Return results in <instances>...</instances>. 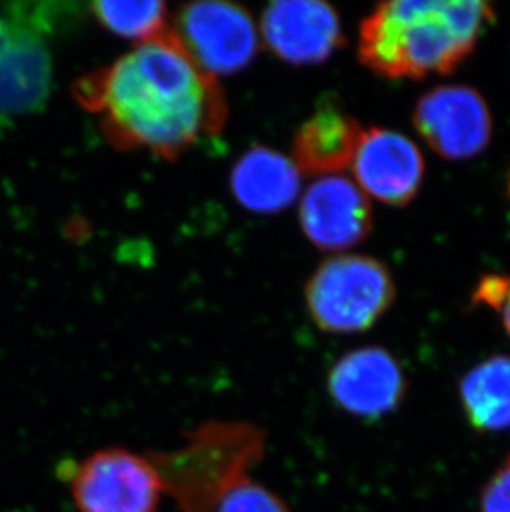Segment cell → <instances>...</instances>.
I'll list each match as a JSON object with an SVG mask.
<instances>
[{
  "instance_id": "cell-8",
  "label": "cell",
  "mask_w": 510,
  "mask_h": 512,
  "mask_svg": "<svg viewBox=\"0 0 510 512\" xmlns=\"http://www.w3.org/2000/svg\"><path fill=\"white\" fill-rule=\"evenodd\" d=\"M188 54L211 75H231L251 65L259 35L247 10L231 2L184 5L174 30Z\"/></svg>"
},
{
  "instance_id": "cell-11",
  "label": "cell",
  "mask_w": 510,
  "mask_h": 512,
  "mask_svg": "<svg viewBox=\"0 0 510 512\" xmlns=\"http://www.w3.org/2000/svg\"><path fill=\"white\" fill-rule=\"evenodd\" d=\"M300 224L313 246L340 252L355 247L373 229L371 204L357 184L342 176H323L300 203Z\"/></svg>"
},
{
  "instance_id": "cell-17",
  "label": "cell",
  "mask_w": 510,
  "mask_h": 512,
  "mask_svg": "<svg viewBox=\"0 0 510 512\" xmlns=\"http://www.w3.org/2000/svg\"><path fill=\"white\" fill-rule=\"evenodd\" d=\"M214 512H292V509L272 489L247 478L222 496Z\"/></svg>"
},
{
  "instance_id": "cell-2",
  "label": "cell",
  "mask_w": 510,
  "mask_h": 512,
  "mask_svg": "<svg viewBox=\"0 0 510 512\" xmlns=\"http://www.w3.org/2000/svg\"><path fill=\"white\" fill-rule=\"evenodd\" d=\"M496 12L481 0H396L376 7L360 27L358 57L390 80L456 72Z\"/></svg>"
},
{
  "instance_id": "cell-9",
  "label": "cell",
  "mask_w": 510,
  "mask_h": 512,
  "mask_svg": "<svg viewBox=\"0 0 510 512\" xmlns=\"http://www.w3.org/2000/svg\"><path fill=\"white\" fill-rule=\"evenodd\" d=\"M327 390L340 410L360 420L375 421L400 408L408 382L388 350L361 347L345 353L330 368Z\"/></svg>"
},
{
  "instance_id": "cell-19",
  "label": "cell",
  "mask_w": 510,
  "mask_h": 512,
  "mask_svg": "<svg viewBox=\"0 0 510 512\" xmlns=\"http://www.w3.org/2000/svg\"><path fill=\"white\" fill-rule=\"evenodd\" d=\"M507 289H509V276L489 274L482 277L477 284L472 300L474 304L487 305L491 309L499 310L506 299Z\"/></svg>"
},
{
  "instance_id": "cell-7",
  "label": "cell",
  "mask_w": 510,
  "mask_h": 512,
  "mask_svg": "<svg viewBox=\"0 0 510 512\" xmlns=\"http://www.w3.org/2000/svg\"><path fill=\"white\" fill-rule=\"evenodd\" d=\"M414 128L444 160H471L492 140L486 98L467 85H441L424 93L413 112Z\"/></svg>"
},
{
  "instance_id": "cell-12",
  "label": "cell",
  "mask_w": 510,
  "mask_h": 512,
  "mask_svg": "<svg viewBox=\"0 0 510 512\" xmlns=\"http://www.w3.org/2000/svg\"><path fill=\"white\" fill-rule=\"evenodd\" d=\"M352 165L363 193L396 208L414 201L426 173L423 155L413 141L376 126L363 130Z\"/></svg>"
},
{
  "instance_id": "cell-10",
  "label": "cell",
  "mask_w": 510,
  "mask_h": 512,
  "mask_svg": "<svg viewBox=\"0 0 510 512\" xmlns=\"http://www.w3.org/2000/svg\"><path fill=\"white\" fill-rule=\"evenodd\" d=\"M260 29L270 52L295 67L323 63L345 44L337 10L318 0L272 2Z\"/></svg>"
},
{
  "instance_id": "cell-15",
  "label": "cell",
  "mask_w": 510,
  "mask_h": 512,
  "mask_svg": "<svg viewBox=\"0 0 510 512\" xmlns=\"http://www.w3.org/2000/svg\"><path fill=\"white\" fill-rule=\"evenodd\" d=\"M459 398L466 420L479 433L510 428V357L486 358L462 377Z\"/></svg>"
},
{
  "instance_id": "cell-3",
  "label": "cell",
  "mask_w": 510,
  "mask_h": 512,
  "mask_svg": "<svg viewBox=\"0 0 510 512\" xmlns=\"http://www.w3.org/2000/svg\"><path fill=\"white\" fill-rule=\"evenodd\" d=\"M265 451L264 431L241 421L199 426L174 451H150L163 481L164 496L181 512H214L222 496L251 478Z\"/></svg>"
},
{
  "instance_id": "cell-16",
  "label": "cell",
  "mask_w": 510,
  "mask_h": 512,
  "mask_svg": "<svg viewBox=\"0 0 510 512\" xmlns=\"http://www.w3.org/2000/svg\"><path fill=\"white\" fill-rule=\"evenodd\" d=\"M98 22L123 39L146 42L168 30L163 2H97L92 4Z\"/></svg>"
},
{
  "instance_id": "cell-13",
  "label": "cell",
  "mask_w": 510,
  "mask_h": 512,
  "mask_svg": "<svg viewBox=\"0 0 510 512\" xmlns=\"http://www.w3.org/2000/svg\"><path fill=\"white\" fill-rule=\"evenodd\" d=\"M231 191L247 211L280 213L299 196L300 171L279 151L255 146L232 168Z\"/></svg>"
},
{
  "instance_id": "cell-1",
  "label": "cell",
  "mask_w": 510,
  "mask_h": 512,
  "mask_svg": "<svg viewBox=\"0 0 510 512\" xmlns=\"http://www.w3.org/2000/svg\"><path fill=\"white\" fill-rule=\"evenodd\" d=\"M73 95L100 116L106 140L176 160L221 133L227 103L216 77L199 67L174 30L138 44L110 67L80 78Z\"/></svg>"
},
{
  "instance_id": "cell-5",
  "label": "cell",
  "mask_w": 510,
  "mask_h": 512,
  "mask_svg": "<svg viewBox=\"0 0 510 512\" xmlns=\"http://www.w3.org/2000/svg\"><path fill=\"white\" fill-rule=\"evenodd\" d=\"M62 468L78 512L159 511L163 481L150 451L108 446Z\"/></svg>"
},
{
  "instance_id": "cell-18",
  "label": "cell",
  "mask_w": 510,
  "mask_h": 512,
  "mask_svg": "<svg viewBox=\"0 0 510 512\" xmlns=\"http://www.w3.org/2000/svg\"><path fill=\"white\" fill-rule=\"evenodd\" d=\"M481 512H510V456L484 484Z\"/></svg>"
},
{
  "instance_id": "cell-21",
  "label": "cell",
  "mask_w": 510,
  "mask_h": 512,
  "mask_svg": "<svg viewBox=\"0 0 510 512\" xmlns=\"http://www.w3.org/2000/svg\"><path fill=\"white\" fill-rule=\"evenodd\" d=\"M507 193H509V198H510V171H509V178H507Z\"/></svg>"
},
{
  "instance_id": "cell-4",
  "label": "cell",
  "mask_w": 510,
  "mask_h": 512,
  "mask_svg": "<svg viewBox=\"0 0 510 512\" xmlns=\"http://www.w3.org/2000/svg\"><path fill=\"white\" fill-rule=\"evenodd\" d=\"M308 314L328 334L371 329L396 297L390 269L375 257L337 256L313 272L307 287Z\"/></svg>"
},
{
  "instance_id": "cell-14",
  "label": "cell",
  "mask_w": 510,
  "mask_h": 512,
  "mask_svg": "<svg viewBox=\"0 0 510 512\" xmlns=\"http://www.w3.org/2000/svg\"><path fill=\"white\" fill-rule=\"evenodd\" d=\"M363 128L335 105H323L294 138L295 166L308 174L340 173L352 165Z\"/></svg>"
},
{
  "instance_id": "cell-6",
  "label": "cell",
  "mask_w": 510,
  "mask_h": 512,
  "mask_svg": "<svg viewBox=\"0 0 510 512\" xmlns=\"http://www.w3.org/2000/svg\"><path fill=\"white\" fill-rule=\"evenodd\" d=\"M50 30L40 4H10L0 14V128L39 112L50 95Z\"/></svg>"
},
{
  "instance_id": "cell-20",
  "label": "cell",
  "mask_w": 510,
  "mask_h": 512,
  "mask_svg": "<svg viewBox=\"0 0 510 512\" xmlns=\"http://www.w3.org/2000/svg\"><path fill=\"white\" fill-rule=\"evenodd\" d=\"M499 312L502 314V324H504V329H506V332L510 337V276L509 289H507L506 299H504V302H502Z\"/></svg>"
}]
</instances>
